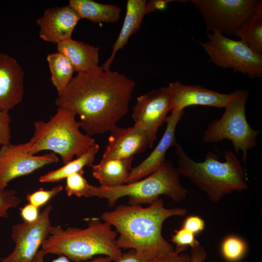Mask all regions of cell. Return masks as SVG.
I'll return each instance as SVG.
<instances>
[{
  "label": "cell",
  "instance_id": "6da1fadb",
  "mask_svg": "<svg viewBox=\"0 0 262 262\" xmlns=\"http://www.w3.org/2000/svg\"><path fill=\"white\" fill-rule=\"evenodd\" d=\"M135 85L124 74L98 66L77 73L55 102L79 115L87 135L102 134L127 113Z\"/></svg>",
  "mask_w": 262,
  "mask_h": 262
},
{
  "label": "cell",
  "instance_id": "7a4b0ae2",
  "mask_svg": "<svg viewBox=\"0 0 262 262\" xmlns=\"http://www.w3.org/2000/svg\"><path fill=\"white\" fill-rule=\"evenodd\" d=\"M182 208H166L159 198L147 207L140 205H120L105 212L101 219L115 227L119 234L116 244L120 248L134 250L147 260L155 261L175 251L162 234L163 223L167 218L186 214Z\"/></svg>",
  "mask_w": 262,
  "mask_h": 262
},
{
  "label": "cell",
  "instance_id": "3957f363",
  "mask_svg": "<svg viewBox=\"0 0 262 262\" xmlns=\"http://www.w3.org/2000/svg\"><path fill=\"white\" fill-rule=\"evenodd\" d=\"M178 170L204 192L211 201L218 202L225 195L248 188L245 171L236 154L224 152L225 161H219L217 154L208 152L202 162H196L176 144Z\"/></svg>",
  "mask_w": 262,
  "mask_h": 262
},
{
  "label": "cell",
  "instance_id": "277c9868",
  "mask_svg": "<svg viewBox=\"0 0 262 262\" xmlns=\"http://www.w3.org/2000/svg\"><path fill=\"white\" fill-rule=\"evenodd\" d=\"M117 232L99 219L90 220L84 229L51 226L41 247L47 254L64 255L70 261L86 262L98 255L118 261L122 253L116 244Z\"/></svg>",
  "mask_w": 262,
  "mask_h": 262
},
{
  "label": "cell",
  "instance_id": "5b68a950",
  "mask_svg": "<svg viewBox=\"0 0 262 262\" xmlns=\"http://www.w3.org/2000/svg\"><path fill=\"white\" fill-rule=\"evenodd\" d=\"M76 116L69 109L58 107L48 121H35L33 134L29 141V153L36 155L42 151H50L59 155L65 164L88 151L96 143L81 132Z\"/></svg>",
  "mask_w": 262,
  "mask_h": 262
},
{
  "label": "cell",
  "instance_id": "8992f818",
  "mask_svg": "<svg viewBox=\"0 0 262 262\" xmlns=\"http://www.w3.org/2000/svg\"><path fill=\"white\" fill-rule=\"evenodd\" d=\"M180 174L171 161H166L159 169L135 182L116 187L93 186L92 196L107 199L113 206L121 197H129V204H150L164 195L175 201L184 199L188 191L180 183Z\"/></svg>",
  "mask_w": 262,
  "mask_h": 262
},
{
  "label": "cell",
  "instance_id": "52a82bcc",
  "mask_svg": "<svg viewBox=\"0 0 262 262\" xmlns=\"http://www.w3.org/2000/svg\"><path fill=\"white\" fill-rule=\"evenodd\" d=\"M248 97L249 93L246 89L237 90L229 93L222 116L209 124L203 137L204 143L230 140L235 153L242 152L244 164L248 151L257 146V137L261 132L259 130L252 129L247 121L246 107Z\"/></svg>",
  "mask_w": 262,
  "mask_h": 262
},
{
  "label": "cell",
  "instance_id": "ba28073f",
  "mask_svg": "<svg viewBox=\"0 0 262 262\" xmlns=\"http://www.w3.org/2000/svg\"><path fill=\"white\" fill-rule=\"evenodd\" d=\"M207 35L208 40L199 43L208 54L209 62L252 79L261 78L262 55L252 50L241 40L232 39L217 31L207 32Z\"/></svg>",
  "mask_w": 262,
  "mask_h": 262
},
{
  "label": "cell",
  "instance_id": "9c48e42d",
  "mask_svg": "<svg viewBox=\"0 0 262 262\" xmlns=\"http://www.w3.org/2000/svg\"><path fill=\"white\" fill-rule=\"evenodd\" d=\"M199 11L207 32L235 35L240 27L262 6L260 0H191Z\"/></svg>",
  "mask_w": 262,
  "mask_h": 262
},
{
  "label": "cell",
  "instance_id": "30bf717a",
  "mask_svg": "<svg viewBox=\"0 0 262 262\" xmlns=\"http://www.w3.org/2000/svg\"><path fill=\"white\" fill-rule=\"evenodd\" d=\"M28 142L11 143L0 149V190L6 189L12 180L29 175L42 167L59 162L53 152L32 155L29 152Z\"/></svg>",
  "mask_w": 262,
  "mask_h": 262
},
{
  "label": "cell",
  "instance_id": "8fae6325",
  "mask_svg": "<svg viewBox=\"0 0 262 262\" xmlns=\"http://www.w3.org/2000/svg\"><path fill=\"white\" fill-rule=\"evenodd\" d=\"M52 207L44 209L37 219L32 223L23 221L12 226L11 238L15 244L13 251L1 262H32L49 236L52 226L49 215Z\"/></svg>",
  "mask_w": 262,
  "mask_h": 262
},
{
  "label": "cell",
  "instance_id": "7c38bea8",
  "mask_svg": "<svg viewBox=\"0 0 262 262\" xmlns=\"http://www.w3.org/2000/svg\"><path fill=\"white\" fill-rule=\"evenodd\" d=\"M171 110V94L168 86L152 90L137 98L131 116L134 123L145 131L151 147L159 128Z\"/></svg>",
  "mask_w": 262,
  "mask_h": 262
},
{
  "label": "cell",
  "instance_id": "4fadbf2b",
  "mask_svg": "<svg viewBox=\"0 0 262 262\" xmlns=\"http://www.w3.org/2000/svg\"><path fill=\"white\" fill-rule=\"evenodd\" d=\"M110 132L101 160L133 157L152 148L145 131L137 124L127 128L116 126Z\"/></svg>",
  "mask_w": 262,
  "mask_h": 262
},
{
  "label": "cell",
  "instance_id": "5bb4252c",
  "mask_svg": "<svg viewBox=\"0 0 262 262\" xmlns=\"http://www.w3.org/2000/svg\"><path fill=\"white\" fill-rule=\"evenodd\" d=\"M167 116L165 122L166 127L160 141L150 154L140 164L132 167L126 180L130 183L139 180L155 172L165 162L167 150L176 145V129L177 126L184 115V110H172Z\"/></svg>",
  "mask_w": 262,
  "mask_h": 262
},
{
  "label": "cell",
  "instance_id": "9a60e30c",
  "mask_svg": "<svg viewBox=\"0 0 262 262\" xmlns=\"http://www.w3.org/2000/svg\"><path fill=\"white\" fill-rule=\"evenodd\" d=\"M81 17L68 4L46 9L36 21L39 35L45 41L58 43L70 39Z\"/></svg>",
  "mask_w": 262,
  "mask_h": 262
},
{
  "label": "cell",
  "instance_id": "2e32d148",
  "mask_svg": "<svg viewBox=\"0 0 262 262\" xmlns=\"http://www.w3.org/2000/svg\"><path fill=\"white\" fill-rule=\"evenodd\" d=\"M24 72L14 57L0 53V110L9 112L22 100Z\"/></svg>",
  "mask_w": 262,
  "mask_h": 262
},
{
  "label": "cell",
  "instance_id": "e0dca14e",
  "mask_svg": "<svg viewBox=\"0 0 262 262\" xmlns=\"http://www.w3.org/2000/svg\"><path fill=\"white\" fill-rule=\"evenodd\" d=\"M172 110L182 111L192 105L224 108L229 94H222L198 85L184 84L179 82L169 84ZM171 110V111H172Z\"/></svg>",
  "mask_w": 262,
  "mask_h": 262
},
{
  "label": "cell",
  "instance_id": "ac0fdd59",
  "mask_svg": "<svg viewBox=\"0 0 262 262\" xmlns=\"http://www.w3.org/2000/svg\"><path fill=\"white\" fill-rule=\"evenodd\" d=\"M56 45L57 51L66 56L77 73L87 72L99 66L98 47L72 38Z\"/></svg>",
  "mask_w": 262,
  "mask_h": 262
},
{
  "label": "cell",
  "instance_id": "d6986e66",
  "mask_svg": "<svg viewBox=\"0 0 262 262\" xmlns=\"http://www.w3.org/2000/svg\"><path fill=\"white\" fill-rule=\"evenodd\" d=\"M146 0H128L126 15L119 35L113 46L110 57L101 66L109 70L117 51L127 44L130 37L140 29L145 14Z\"/></svg>",
  "mask_w": 262,
  "mask_h": 262
},
{
  "label": "cell",
  "instance_id": "ffe728a7",
  "mask_svg": "<svg viewBox=\"0 0 262 262\" xmlns=\"http://www.w3.org/2000/svg\"><path fill=\"white\" fill-rule=\"evenodd\" d=\"M133 157L101 160L91 167L93 177L103 187H116L126 183L132 168Z\"/></svg>",
  "mask_w": 262,
  "mask_h": 262
},
{
  "label": "cell",
  "instance_id": "44dd1931",
  "mask_svg": "<svg viewBox=\"0 0 262 262\" xmlns=\"http://www.w3.org/2000/svg\"><path fill=\"white\" fill-rule=\"evenodd\" d=\"M68 5L79 15L95 23H113L118 20L121 9L113 4H103L92 0H70Z\"/></svg>",
  "mask_w": 262,
  "mask_h": 262
},
{
  "label": "cell",
  "instance_id": "7402d4cb",
  "mask_svg": "<svg viewBox=\"0 0 262 262\" xmlns=\"http://www.w3.org/2000/svg\"><path fill=\"white\" fill-rule=\"evenodd\" d=\"M99 149V145L96 143L88 151L82 155L64 164L62 167L52 170L41 176L38 181L41 183H51L66 179L68 176L77 172L84 171L85 166L93 164L96 155Z\"/></svg>",
  "mask_w": 262,
  "mask_h": 262
},
{
  "label": "cell",
  "instance_id": "603a6c76",
  "mask_svg": "<svg viewBox=\"0 0 262 262\" xmlns=\"http://www.w3.org/2000/svg\"><path fill=\"white\" fill-rule=\"evenodd\" d=\"M47 61L51 74V82L59 95L73 78L74 68L66 56L57 51L48 54Z\"/></svg>",
  "mask_w": 262,
  "mask_h": 262
},
{
  "label": "cell",
  "instance_id": "cb8c5ba5",
  "mask_svg": "<svg viewBox=\"0 0 262 262\" xmlns=\"http://www.w3.org/2000/svg\"><path fill=\"white\" fill-rule=\"evenodd\" d=\"M252 50L262 55V6L237 31L235 35Z\"/></svg>",
  "mask_w": 262,
  "mask_h": 262
},
{
  "label": "cell",
  "instance_id": "d4e9b609",
  "mask_svg": "<svg viewBox=\"0 0 262 262\" xmlns=\"http://www.w3.org/2000/svg\"><path fill=\"white\" fill-rule=\"evenodd\" d=\"M220 249L221 254L226 262H238L246 255L248 246L241 237L232 234L223 239Z\"/></svg>",
  "mask_w": 262,
  "mask_h": 262
},
{
  "label": "cell",
  "instance_id": "484cf974",
  "mask_svg": "<svg viewBox=\"0 0 262 262\" xmlns=\"http://www.w3.org/2000/svg\"><path fill=\"white\" fill-rule=\"evenodd\" d=\"M84 172L75 173L66 178L65 189L68 196H92L93 185L89 184L83 177Z\"/></svg>",
  "mask_w": 262,
  "mask_h": 262
},
{
  "label": "cell",
  "instance_id": "4316f807",
  "mask_svg": "<svg viewBox=\"0 0 262 262\" xmlns=\"http://www.w3.org/2000/svg\"><path fill=\"white\" fill-rule=\"evenodd\" d=\"M63 189L62 185L55 186L49 190H44L41 187L38 190L28 194L26 200L39 208L46 205L48 201L58 195Z\"/></svg>",
  "mask_w": 262,
  "mask_h": 262
},
{
  "label": "cell",
  "instance_id": "83f0119b",
  "mask_svg": "<svg viewBox=\"0 0 262 262\" xmlns=\"http://www.w3.org/2000/svg\"><path fill=\"white\" fill-rule=\"evenodd\" d=\"M195 236L196 235L190 231L181 227L175 230L171 236V241L176 245L175 249L186 250L188 246L192 248L200 245Z\"/></svg>",
  "mask_w": 262,
  "mask_h": 262
},
{
  "label": "cell",
  "instance_id": "f1b7e54d",
  "mask_svg": "<svg viewBox=\"0 0 262 262\" xmlns=\"http://www.w3.org/2000/svg\"><path fill=\"white\" fill-rule=\"evenodd\" d=\"M21 202V199L13 189L0 190V220L8 217V210L16 208Z\"/></svg>",
  "mask_w": 262,
  "mask_h": 262
},
{
  "label": "cell",
  "instance_id": "f546056e",
  "mask_svg": "<svg viewBox=\"0 0 262 262\" xmlns=\"http://www.w3.org/2000/svg\"><path fill=\"white\" fill-rule=\"evenodd\" d=\"M11 117L9 112L0 110V149L10 144Z\"/></svg>",
  "mask_w": 262,
  "mask_h": 262
},
{
  "label": "cell",
  "instance_id": "4dcf8cb0",
  "mask_svg": "<svg viewBox=\"0 0 262 262\" xmlns=\"http://www.w3.org/2000/svg\"><path fill=\"white\" fill-rule=\"evenodd\" d=\"M204 220L197 215H190L184 220L181 227L195 235L202 231L205 228Z\"/></svg>",
  "mask_w": 262,
  "mask_h": 262
},
{
  "label": "cell",
  "instance_id": "1f68e13d",
  "mask_svg": "<svg viewBox=\"0 0 262 262\" xmlns=\"http://www.w3.org/2000/svg\"><path fill=\"white\" fill-rule=\"evenodd\" d=\"M46 253L41 249L38 250L32 262H45L44 258ZM112 260L108 257H99L86 262H110ZM50 262H71L67 257L60 255Z\"/></svg>",
  "mask_w": 262,
  "mask_h": 262
},
{
  "label": "cell",
  "instance_id": "d6a6232c",
  "mask_svg": "<svg viewBox=\"0 0 262 262\" xmlns=\"http://www.w3.org/2000/svg\"><path fill=\"white\" fill-rule=\"evenodd\" d=\"M20 214L24 221L32 223L35 221L39 215V208L35 206L28 203L24 207L20 208Z\"/></svg>",
  "mask_w": 262,
  "mask_h": 262
},
{
  "label": "cell",
  "instance_id": "836d02e7",
  "mask_svg": "<svg viewBox=\"0 0 262 262\" xmlns=\"http://www.w3.org/2000/svg\"><path fill=\"white\" fill-rule=\"evenodd\" d=\"M189 253L175 250L172 254L159 259L154 262H189Z\"/></svg>",
  "mask_w": 262,
  "mask_h": 262
},
{
  "label": "cell",
  "instance_id": "e575fe53",
  "mask_svg": "<svg viewBox=\"0 0 262 262\" xmlns=\"http://www.w3.org/2000/svg\"><path fill=\"white\" fill-rule=\"evenodd\" d=\"M156 260H147L138 255L134 250L130 249L127 252L122 253L121 258L116 262H154Z\"/></svg>",
  "mask_w": 262,
  "mask_h": 262
},
{
  "label": "cell",
  "instance_id": "d590c367",
  "mask_svg": "<svg viewBox=\"0 0 262 262\" xmlns=\"http://www.w3.org/2000/svg\"><path fill=\"white\" fill-rule=\"evenodd\" d=\"M207 256L205 248L199 245L191 248L189 262H204Z\"/></svg>",
  "mask_w": 262,
  "mask_h": 262
},
{
  "label": "cell",
  "instance_id": "8d00e7d4",
  "mask_svg": "<svg viewBox=\"0 0 262 262\" xmlns=\"http://www.w3.org/2000/svg\"><path fill=\"white\" fill-rule=\"evenodd\" d=\"M174 0H151L147 1L145 6V14H147L158 10L164 9L167 4Z\"/></svg>",
  "mask_w": 262,
  "mask_h": 262
},
{
  "label": "cell",
  "instance_id": "74e56055",
  "mask_svg": "<svg viewBox=\"0 0 262 262\" xmlns=\"http://www.w3.org/2000/svg\"></svg>",
  "mask_w": 262,
  "mask_h": 262
}]
</instances>
